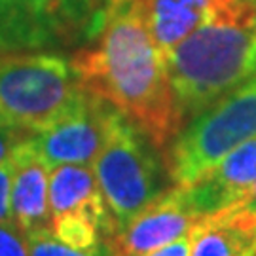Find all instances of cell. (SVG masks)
<instances>
[{
    "label": "cell",
    "instance_id": "12",
    "mask_svg": "<svg viewBox=\"0 0 256 256\" xmlns=\"http://www.w3.org/2000/svg\"><path fill=\"white\" fill-rule=\"evenodd\" d=\"M48 203L52 218L72 210H86L104 222L116 236L92 165L63 164L50 169Z\"/></svg>",
    "mask_w": 256,
    "mask_h": 256
},
{
    "label": "cell",
    "instance_id": "22",
    "mask_svg": "<svg viewBox=\"0 0 256 256\" xmlns=\"http://www.w3.org/2000/svg\"><path fill=\"white\" fill-rule=\"evenodd\" d=\"M118 2H122V0H106V6H110V4H118Z\"/></svg>",
    "mask_w": 256,
    "mask_h": 256
},
{
    "label": "cell",
    "instance_id": "1",
    "mask_svg": "<svg viewBox=\"0 0 256 256\" xmlns=\"http://www.w3.org/2000/svg\"><path fill=\"white\" fill-rule=\"evenodd\" d=\"M72 63L84 90L118 108L158 148L180 129L165 57L129 2L106 6L97 42Z\"/></svg>",
    "mask_w": 256,
    "mask_h": 256
},
{
    "label": "cell",
    "instance_id": "14",
    "mask_svg": "<svg viewBox=\"0 0 256 256\" xmlns=\"http://www.w3.org/2000/svg\"><path fill=\"white\" fill-rule=\"evenodd\" d=\"M50 230L59 241L78 250H92L114 238V232L104 222L86 210H72L54 216Z\"/></svg>",
    "mask_w": 256,
    "mask_h": 256
},
{
    "label": "cell",
    "instance_id": "10",
    "mask_svg": "<svg viewBox=\"0 0 256 256\" xmlns=\"http://www.w3.org/2000/svg\"><path fill=\"white\" fill-rule=\"evenodd\" d=\"M256 180V137L245 140L192 186H184L194 207L209 216L239 202Z\"/></svg>",
    "mask_w": 256,
    "mask_h": 256
},
{
    "label": "cell",
    "instance_id": "2",
    "mask_svg": "<svg viewBox=\"0 0 256 256\" xmlns=\"http://www.w3.org/2000/svg\"><path fill=\"white\" fill-rule=\"evenodd\" d=\"M180 128L256 74V0H218L207 23L165 55Z\"/></svg>",
    "mask_w": 256,
    "mask_h": 256
},
{
    "label": "cell",
    "instance_id": "20",
    "mask_svg": "<svg viewBox=\"0 0 256 256\" xmlns=\"http://www.w3.org/2000/svg\"><path fill=\"white\" fill-rule=\"evenodd\" d=\"M226 209H234V210H241V212H254L256 210V180L252 182V186L247 190V194L236 202L234 205H230Z\"/></svg>",
    "mask_w": 256,
    "mask_h": 256
},
{
    "label": "cell",
    "instance_id": "13",
    "mask_svg": "<svg viewBox=\"0 0 256 256\" xmlns=\"http://www.w3.org/2000/svg\"><path fill=\"white\" fill-rule=\"evenodd\" d=\"M192 256H256L250 214L222 209L205 216Z\"/></svg>",
    "mask_w": 256,
    "mask_h": 256
},
{
    "label": "cell",
    "instance_id": "18",
    "mask_svg": "<svg viewBox=\"0 0 256 256\" xmlns=\"http://www.w3.org/2000/svg\"><path fill=\"white\" fill-rule=\"evenodd\" d=\"M12 174L14 162L12 156L0 164V222H14L12 216Z\"/></svg>",
    "mask_w": 256,
    "mask_h": 256
},
{
    "label": "cell",
    "instance_id": "16",
    "mask_svg": "<svg viewBox=\"0 0 256 256\" xmlns=\"http://www.w3.org/2000/svg\"><path fill=\"white\" fill-rule=\"evenodd\" d=\"M0 256H28L27 236L16 222H0Z\"/></svg>",
    "mask_w": 256,
    "mask_h": 256
},
{
    "label": "cell",
    "instance_id": "15",
    "mask_svg": "<svg viewBox=\"0 0 256 256\" xmlns=\"http://www.w3.org/2000/svg\"><path fill=\"white\" fill-rule=\"evenodd\" d=\"M25 236H27L28 256H116L112 241H104L102 245L92 250H78L59 241L50 228L32 230Z\"/></svg>",
    "mask_w": 256,
    "mask_h": 256
},
{
    "label": "cell",
    "instance_id": "8",
    "mask_svg": "<svg viewBox=\"0 0 256 256\" xmlns=\"http://www.w3.org/2000/svg\"><path fill=\"white\" fill-rule=\"evenodd\" d=\"M205 214L194 207L184 186H171L112 239L116 256H144L196 228Z\"/></svg>",
    "mask_w": 256,
    "mask_h": 256
},
{
    "label": "cell",
    "instance_id": "3",
    "mask_svg": "<svg viewBox=\"0 0 256 256\" xmlns=\"http://www.w3.org/2000/svg\"><path fill=\"white\" fill-rule=\"evenodd\" d=\"M92 167L116 234L173 184L160 148L120 110Z\"/></svg>",
    "mask_w": 256,
    "mask_h": 256
},
{
    "label": "cell",
    "instance_id": "5",
    "mask_svg": "<svg viewBox=\"0 0 256 256\" xmlns=\"http://www.w3.org/2000/svg\"><path fill=\"white\" fill-rule=\"evenodd\" d=\"M72 59L48 52L0 54V116L34 135L84 95Z\"/></svg>",
    "mask_w": 256,
    "mask_h": 256
},
{
    "label": "cell",
    "instance_id": "7",
    "mask_svg": "<svg viewBox=\"0 0 256 256\" xmlns=\"http://www.w3.org/2000/svg\"><path fill=\"white\" fill-rule=\"evenodd\" d=\"M118 108L90 92L50 128L34 133L38 152L50 169L63 164L93 165Z\"/></svg>",
    "mask_w": 256,
    "mask_h": 256
},
{
    "label": "cell",
    "instance_id": "21",
    "mask_svg": "<svg viewBox=\"0 0 256 256\" xmlns=\"http://www.w3.org/2000/svg\"><path fill=\"white\" fill-rule=\"evenodd\" d=\"M250 214V224H252V236H254V247H256V210L248 212Z\"/></svg>",
    "mask_w": 256,
    "mask_h": 256
},
{
    "label": "cell",
    "instance_id": "6",
    "mask_svg": "<svg viewBox=\"0 0 256 256\" xmlns=\"http://www.w3.org/2000/svg\"><path fill=\"white\" fill-rule=\"evenodd\" d=\"M101 0H0V54L70 44L101 28Z\"/></svg>",
    "mask_w": 256,
    "mask_h": 256
},
{
    "label": "cell",
    "instance_id": "11",
    "mask_svg": "<svg viewBox=\"0 0 256 256\" xmlns=\"http://www.w3.org/2000/svg\"><path fill=\"white\" fill-rule=\"evenodd\" d=\"M137 10L158 50L164 54L207 23L218 0H122ZM112 6V4H110Z\"/></svg>",
    "mask_w": 256,
    "mask_h": 256
},
{
    "label": "cell",
    "instance_id": "4",
    "mask_svg": "<svg viewBox=\"0 0 256 256\" xmlns=\"http://www.w3.org/2000/svg\"><path fill=\"white\" fill-rule=\"evenodd\" d=\"M252 137H256V74L188 120L165 144L164 162L171 182L192 186Z\"/></svg>",
    "mask_w": 256,
    "mask_h": 256
},
{
    "label": "cell",
    "instance_id": "17",
    "mask_svg": "<svg viewBox=\"0 0 256 256\" xmlns=\"http://www.w3.org/2000/svg\"><path fill=\"white\" fill-rule=\"evenodd\" d=\"M202 222L196 228L190 230V232H186L184 236H180L178 239H174V241L167 243L164 247L156 248V250H150L144 256H192L196 239H198V234H200V228H202Z\"/></svg>",
    "mask_w": 256,
    "mask_h": 256
},
{
    "label": "cell",
    "instance_id": "9",
    "mask_svg": "<svg viewBox=\"0 0 256 256\" xmlns=\"http://www.w3.org/2000/svg\"><path fill=\"white\" fill-rule=\"evenodd\" d=\"M12 216L25 234L50 228L52 214L48 203L50 167L38 152L34 137L23 138L12 152Z\"/></svg>",
    "mask_w": 256,
    "mask_h": 256
},
{
    "label": "cell",
    "instance_id": "19",
    "mask_svg": "<svg viewBox=\"0 0 256 256\" xmlns=\"http://www.w3.org/2000/svg\"><path fill=\"white\" fill-rule=\"evenodd\" d=\"M30 133L23 131L21 128L10 124L8 120H4L0 116V164H4L8 160L14 148L18 146L23 138H27Z\"/></svg>",
    "mask_w": 256,
    "mask_h": 256
}]
</instances>
